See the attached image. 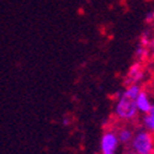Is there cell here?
Segmentation results:
<instances>
[{
	"mask_svg": "<svg viewBox=\"0 0 154 154\" xmlns=\"http://www.w3.org/2000/svg\"><path fill=\"white\" fill-rule=\"evenodd\" d=\"M140 90H142L140 85H130L125 86L123 90L117 94L113 105V116L117 120L131 122L137 119L139 112L137 109L136 99Z\"/></svg>",
	"mask_w": 154,
	"mask_h": 154,
	"instance_id": "6da1fadb",
	"label": "cell"
},
{
	"mask_svg": "<svg viewBox=\"0 0 154 154\" xmlns=\"http://www.w3.org/2000/svg\"><path fill=\"white\" fill-rule=\"evenodd\" d=\"M130 149L136 154H154V133L144 128L137 130L130 144Z\"/></svg>",
	"mask_w": 154,
	"mask_h": 154,
	"instance_id": "7a4b0ae2",
	"label": "cell"
},
{
	"mask_svg": "<svg viewBox=\"0 0 154 154\" xmlns=\"http://www.w3.org/2000/svg\"><path fill=\"white\" fill-rule=\"evenodd\" d=\"M121 142L119 139L117 132L111 128H107L102 132L100 137L99 150L100 154H119Z\"/></svg>",
	"mask_w": 154,
	"mask_h": 154,
	"instance_id": "3957f363",
	"label": "cell"
},
{
	"mask_svg": "<svg viewBox=\"0 0 154 154\" xmlns=\"http://www.w3.org/2000/svg\"><path fill=\"white\" fill-rule=\"evenodd\" d=\"M146 76V69L143 67V62L136 60L132 63V66L128 68L127 73L125 74L123 78V85L130 86V85H140Z\"/></svg>",
	"mask_w": 154,
	"mask_h": 154,
	"instance_id": "277c9868",
	"label": "cell"
},
{
	"mask_svg": "<svg viewBox=\"0 0 154 154\" xmlns=\"http://www.w3.org/2000/svg\"><path fill=\"white\" fill-rule=\"evenodd\" d=\"M152 37V33L149 31H144L140 35V38L136 46V51H134V58L138 62H143L146 59L149 58V51H148V43Z\"/></svg>",
	"mask_w": 154,
	"mask_h": 154,
	"instance_id": "5b68a950",
	"label": "cell"
},
{
	"mask_svg": "<svg viewBox=\"0 0 154 154\" xmlns=\"http://www.w3.org/2000/svg\"><path fill=\"white\" fill-rule=\"evenodd\" d=\"M136 104H137V109H138V112L139 113H147L152 106H153V102L148 95L147 91L144 90H140V93L138 94L137 99H136Z\"/></svg>",
	"mask_w": 154,
	"mask_h": 154,
	"instance_id": "8992f818",
	"label": "cell"
},
{
	"mask_svg": "<svg viewBox=\"0 0 154 154\" xmlns=\"http://www.w3.org/2000/svg\"><path fill=\"white\" fill-rule=\"evenodd\" d=\"M116 132H117V136H119V139H120L121 144L130 146L136 131L133 130L132 127H130V126H122V127L119 128Z\"/></svg>",
	"mask_w": 154,
	"mask_h": 154,
	"instance_id": "52a82bcc",
	"label": "cell"
},
{
	"mask_svg": "<svg viewBox=\"0 0 154 154\" xmlns=\"http://www.w3.org/2000/svg\"><path fill=\"white\" fill-rule=\"evenodd\" d=\"M142 128L144 130L154 133V104L152 106V109L143 115L142 117Z\"/></svg>",
	"mask_w": 154,
	"mask_h": 154,
	"instance_id": "ba28073f",
	"label": "cell"
},
{
	"mask_svg": "<svg viewBox=\"0 0 154 154\" xmlns=\"http://www.w3.org/2000/svg\"><path fill=\"white\" fill-rule=\"evenodd\" d=\"M148 51H149V58L154 59V35H152L149 43H148Z\"/></svg>",
	"mask_w": 154,
	"mask_h": 154,
	"instance_id": "9c48e42d",
	"label": "cell"
},
{
	"mask_svg": "<svg viewBox=\"0 0 154 154\" xmlns=\"http://www.w3.org/2000/svg\"><path fill=\"white\" fill-rule=\"evenodd\" d=\"M146 21H147V22H152V21H153V12H152V11H149L148 14L146 15Z\"/></svg>",
	"mask_w": 154,
	"mask_h": 154,
	"instance_id": "30bf717a",
	"label": "cell"
},
{
	"mask_svg": "<svg viewBox=\"0 0 154 154\" xmlns=\"http://www.w3.org/2000/svg\"><path fill=\"white\" fill-rule=\"evenodd\" d=\"M62 123L64 125V126H69L70 123H72V121L68 119V117H66V119H63V121H62Z\"/></svg>",
	"mask_w": 154,
	"mask_h": 154,
	"instance_id": "8fae6325",
	"label": "cell"
},
{
	"mask_svg": "<svg viewBox=\"0 0 154 154\" xmlns=\"http://www.w3.org/2000/svg\"><path fill=\"white\" fill-rule=\"evenodd\" d=\"M122 154H136V153H134L132 149H126V150H125Z\"/></svg>",
	"mask_w": 154,
	"mask_h": 154,
	"instance_id": "7c38bea8",
	"label": "cell"
},
{
	"mask_svg": "<svg viewBox=\"0 0 154 154\" xmlns=\"http://www.w3.org/2000/svg\"><path fill=\"white\" fill-rule=\"evenodd\" d=\"M152 23H153V26H154V11H153V21H152Z\"/></svg>",
	"mask_w": 154,
	"mask_h": 154,
	"instance_id": "4fadbf2b",
	"label": "cell"
}]
</instances>
